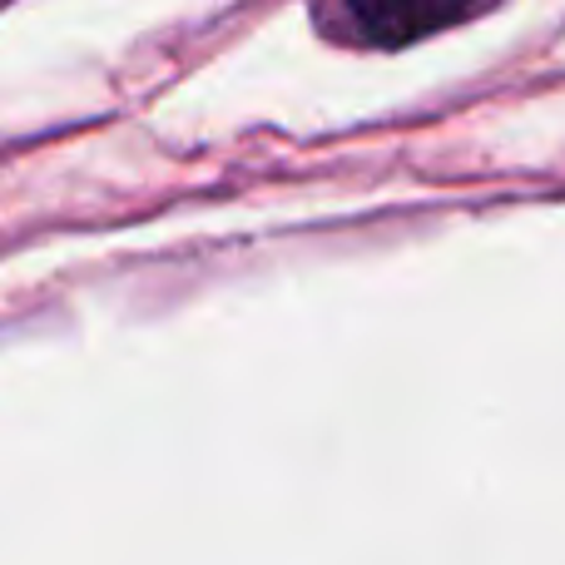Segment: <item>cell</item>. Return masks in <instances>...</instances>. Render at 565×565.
I'll return each instance as SVG.
<instances>
[{
	"label": "cell",
	"mask_w": 565,
	"mask_h": 565,
	"mask_svg": "<svg viewBox=\"0 0 565 565\" xmlns=\"http://www.w3.org/2000/svg\"><path fill=\"white\" fill-rule=\"evenodd\" d=\"M477 15V10H441V6H318L312 20L338 45H407L417 35H431L441 25Z\"/></svg>",
	"instance_id": "obj_1"
}]
</instances>
